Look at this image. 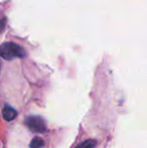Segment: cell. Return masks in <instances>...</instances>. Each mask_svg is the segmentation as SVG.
<instances>
[{
    "mask_svg": "<svg viewBox=\"0 0 147 148\" xmlns=\"http://www.w3.org/2000/svg\"><path fill=\"white\" fill-rule=\"evenodd\" d=\"M25 124L28 127V129L34 132L42 133L46 130V125L45 122L41 117L39 116H29L26 118Z\"/></svg>",
    "mask_w": 147,
    "mask_h": 148,
    "instance_id": "2",
    "label": "cell"
},
{
    "mask_svg": "<svg viewBox=\"0 0 147 148\" xmlns=\"http://www.w3.org/2000/svg\"><path fill=\"white\" fill-rule=\"evenodd\" d=\"M1 56L4 60H11L16 58H24L26 53L20 45L13 42H6L1 47Z\"/></svg>",
    "mask_w": 147,
    "mask_h": 148,
    "instance_id": "1",
    "label": "cell"
},
{
    "mask_svg": "<svg viewBox=\"0 0 147 148\" xmlns=\"http://www.w3.org/2000/svg\"><path fill=\"white\" fill-rule=\"evenodd\" d=\"M96 144V141L93 140V139H90V140H86L83 143H81V144H79L76 148H95Z\"/></svg>",
    "mask_w": 147,
    "mask_h": 148,
    "instance_id": "5",
    "label": "cell"
},
{
    "mask_svg": "<svg viewBox=\"0 0 147 148\" xmlns=\"http://www.w3.org/2000/svg\"><path fill=\"white\" fill-rule=\"evenodd\" d=\"M44 147V141L39 137H34L30 142V148H43Z\"/></svg>",
    "mask_w": 147,
    "mask_h": 148,
    "instance_id": "4",
    "label": "cell"
},
{
    "mask_svg": "<svg viewBox=\"0 0 147 148\" xmlns=\"http://www.w3.org/2000/svg\"><path fill=\"white\" fill-rule=\"evenodd\" d=\"M17 115V112L14 108H12L11 106H4L3 110H2V116L6 121H12Z\"/></svg>",
    "mask_w": 147,
    "mask_h": 148,
    "instance_id": "3",
    "label": "cell"
}]
</instances>
